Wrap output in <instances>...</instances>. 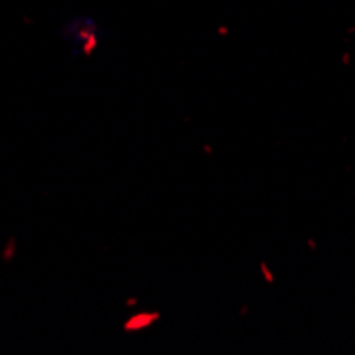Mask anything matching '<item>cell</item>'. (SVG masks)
Returning a JSON list of instances; mask_svg holds the SVG:
<instances>
[{"label": "cell", "mask_w": 355, "mask_h": 355, "mask_svg": "<svg viewBox=\"0 0 355 355\" xmlns=\"http://www.w3.org/2000/svg\"><path fill=\"white\" fill-rule=\"evenodd\" d=\"M159 315L157 311H147V313H137V315H132V317H128L125 321H123V332H143V330H147V328H151L153 324H157L159 321Z\"/></svg>", "instance_id": "1"}, {"label": "cell", "mask_w": 355, "mask_h": 355, "mask_svg": "<svg viewBox=\"0 0 355 355\" xmlns=\"http://www.w3.org/2000/svg\"><path fill=\"white\" fill-rule=\"evenodd\" d=\"M137 304H139V298H135V296L128 298V302H125V306H137Z\"/></svg>", "instance_id": "2"}]
</instances>
